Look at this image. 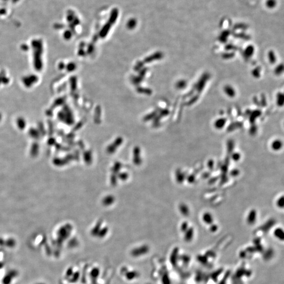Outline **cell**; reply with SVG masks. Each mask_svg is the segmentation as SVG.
Masks as SVG:
<instances>
[{
    "label": "cell",
    "instance_id": "1",
    "mask_svg": "<svg viewBox=\"0 0 284 284\" xmlns=\"http://www.w3.org/2000/svg\"><path fill=\"white\" fill-rule=\"evenodd\" d=\"M203 221L206 224L211 225L214 221V218L211 213L209 212H206L204 213L202 216Z\"/></svg>",
    "mask_w": 284,
    "mask_h": 284
},
{
    "label": "cell",
    "instance_id": "2",
    "mask_svg": "<svg viewBox=\"0 0 284 284\" xmlns=\"http://www.w3.org/2000/svg\"><path fill=\"white\" fill-rule=\"evenodd\" d=\"M257 219V212L255 210H250L247 216V221L249 224H253L256 222Z\"/></svg>",
    "mask_w": 284,
    "mask_h": 284
},
{
    "label": "cell",
    "instance_id": "3",
    "mask_svg": "<svg viewBox=\"0 0 284 284\" xmlns=\"http://www.w3.org/2000/svg\"><path fill=\"white\" fill-rule=\"evenodd\" d=\"M224 91L225 93L228 96L230 97H233L235 96L236 94V91L234 88L231 86V85H226L224 87Z\"/></svg>",
    "mask_w": 284,
    "mask_h": 284
},
{
    "label": "cell",
    "instance_id": "4",
    "mask_svg": "<svg viewBox=\"0 0 284 284\" xmlns=\"http://www.w3.org/2000/svg\"><path fill=\"white\" fill-rule=\"evenodd\" d=\"M271 147L273 151H278L280 150L282 147V141L279 139H275L271 143Z\"/></svg>",
    "mask_w": 284,
    "mask_h": 284
},
{
    "label": "cell",
    "instance_id": "5",
    "mask_svg": "<svg viewBox=\"0 0 284 284\" xmlns=\"http://www.w3.org/2000/svg\"><path fill=\"white\" fill-rule=\"evenodd\" d=\"M185 236H184V238H185V240L187 242H189L190 241H191L193 238V236H194V229L193 227H189L187 230L185 232Z\"/></svg>",
    "mask_w": 284,
    "mask_h": 284
},
{
    "label": "cell",
    "instance_id": "6",
    "mask_svg": "<svg viewBox=\"0 0 284 284\" xmlns=\"http://www.w3.org/2000/svg\"><path fill=\"white\" fill-rule=\"evenodd\" d=\"M226 122V120L225 118H221L219 119H216L214 123V126L216 128V129H222L224 126H225Z\"/></svg>",
    "mask_w": 284,
    "mask_h": 284
},
{
    "label": "cell",
    "instance_id": "7",
    "mask_svg": "<svg viewBox=\"0 0 284 284\" xmlns=\"http://www.w3.org/2000/svg\"><path fill=\"white\" fill-rule=\"evenodd\" d=\"M275 237L281 241H283L284 238V233L283 230L280 228H276L274 232Z\"/></svg>",
    "mask_w": 284,
    "mask_h": 284
},
{
    "label": "cell",
    "instance_id": "8",
    "mask_svg": "<svg viewBox=\"0 0 284 284\" xmlns=\"http://www.w3.org/2000/svg\"><path fill=\"white\" fill-rule=\"evenodd\" d=\"M277 205L278 207L280 208H282L283 207V204H284V199L283 196H282L280 197L277 200Z\"/></svg>",
    "mask_w": 284,
    "mask_h": 284
},
{
    "label": "cell",
    "instance_id": "9",
    "mask_svg": "<svg viewBox=\"0 0 284 284\" xmlns=\"http://www.w3.org/2000/svg\"><path fill=\"white\" fill-rule=\"evenodd\" d=\"M241 154L239 153H237V152L234 153L232 155V160L234 161H235V162H237V161H239L240 159H241Z\"/></svg>",
    "mask_w": 284,
    "mask_h": 284
},
{
    "label": "cell",
    "instance_id": "10",
    "mask_svg": "<svg viewBox=\"0 0 284 284\" xmlns=\"http://www.w3.org/2000/svg\"><path fill=\"white\" fill-rule=\"evenodd\" d=\"M268 56H269V62H270L271 63H275V59H276V57H275V54H274V52L272 51H270L269 52Z\"/></svg>",
    "mask_w": 284,
    "mask_h": 284
},
{
    "label": "cell",
    "instance_id": "11",
    "mask_svg": "<svg viewBox=\"0 0 284 284\" xmlns=\"http://www.w3.org/2000/svg\"><path fill=\"white\" fill-rule=\"evenodd\" d=\"M189 228L188 227V224L187 222H184L182 224V225L181 226V230L183 232H185L187 229Z\"/></svg>",
    "mask_w": 284,
    "mask_h": 284
},
{
    "label": "cell",
    "instance_id": "12",
    "mask_svg": "<svg viewBox=\"0 0 284 284\" xmlns=\"http://www.w3.org/2000/svg\"><path fill=\"white\" fill-rule=\"evenodd\" d=\"M253 48L250 47V48H247L246 49V51H245V53L248 55V56H251L252 54H253Z\"/></svg>",
    "mask_w": 284,
    "mask_h": 284
},
{
    "label": "cell",
    "instance_id": "13",
    "mask_svg": "<svg viewBox=\"0 0 284 284\" xmlns=\"http://www.w3.org/2000/svg\"><path fill=\"white\" fill-rule=\"evenodd\" d=\"M222 270L220 269L218 271H217L216 272H214V274H213V276H212V278L214 279H216V278L217 277H219V276L221 274V273H222Z\"/></svg>",
    "mask_w": 284,
    "mask_h": 284
},
{
    "label": "cell",
    "instance_id": "14",
    "mask_svg": "<svg viewBox=\"0 0 284 284\" xmlns=\"http://www.w3.org/2000/svg\"><path fill=\"white\" fill-rule=\"evenodd\" d=\"M228 276H229V274H228V272H227L226 274V275H225V276L223 277V278L222 279V280L221 281V282L219 283V284H225Z\"/></svg>",
    "mask_w": 284,
    "mask_h": 284
},
{
    "label": "cell",
    "instance_id": "15",
    "mask_svg": "<svg viewBox=\"0 0 284 284\" xmlns=\"http://www.w3.org/2000/svg\"><path fill=\"white\" fill-rule=\"evenodd\" d=\"M210 227V230L212 232H215L217 230V226L215 224H211Z\"/></svg>",
    "mask_w": 284,
    "mask_h": 284
},
{
    "label": "cell",
    "instance_id": "16",
    "mask_svg": "<svg viewBox=\"0 0 284 284\" xmlns=\"http://www.w3.org/2000/svg\"><path fill=\"white\" fill-rule=\"evenodd\" d=\"M238 173H239V171L238 170H234L232 171V173H231V174L233 176H236L238 175Z\"/></svg>",
    "mask_w": 284,
    "mask_h": 284
}]
</instances>
